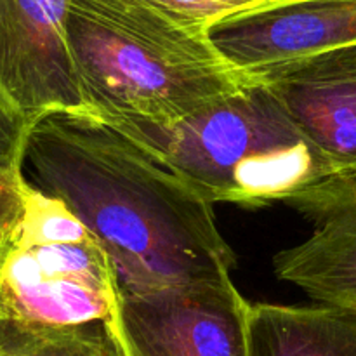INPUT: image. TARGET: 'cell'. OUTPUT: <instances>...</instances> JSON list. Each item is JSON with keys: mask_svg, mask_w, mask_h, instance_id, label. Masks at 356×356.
Masks as SVG:
<instances>
[{"mask_svg": "<svg viewBox=\"0 0 356 356\" xmlns=\"http://www.w3.org/2000/svg\"><path fill=\"white\" fill-rule=\"evenodd\" d=\"M33 120L0 92V174H23L24 146Z\"/></svg>", "mask_w": 356, "mask_h": 356, "instance_id": "cell-13", "label": "cell"}, {"mask_svg": "<svg viewBox=\"0 0 356 356\" xmlns=\"http://www.w3.org/2000/svg\"><path fill=\"white\" fill-rule=\"evenodd\" d=\"M118 299L117 273L96 236L61 200L28 183L0 275V322L28 330L106 325Z\"/></svg>", "mask_w": 356, "mask_h": 356, "instance_id": "cell-4", "label": "cell"}, {"mask_svg": "<svg viewBox=\"0 0 356 356\" xmlns=\"http://www.w3.org/2000/svg\"><path fill=\"white\" fill-rule=\"evenodd\" d=\"M249 344L250 356H356V312L250 305Z\"/></svg>", "mask_w": 356, "mask_h": 356, "instance_id": "cell-10", "label": "cell"}, {"mask_svg": "<svg viewBox=\"0 0 356 356\" xmlns=\"http://www.w3.org/2000/svg\"><path fill=\"white\" fill-rule=\"evenodd\" d=\"M0 356H120L106 325L28 330L0 322Z\"/></svg>", "mask_w": 356, "mask_h": 356, "instance_id": "cell-11", "label": "cell"}, {"mask_svg": "<svg viewBox=\"0 0 356 356\" xmlns=\"http://www.w3.org/2000/svg\"><path fill=\"white\" fill-rule=\"evenodd\" d=\"M66 30L83 106L104 122L172 127L254 80L149 0H73Z\"/></svg>", "mask_w": 356, "mask_h": 356, "instance_id": "cell-2", "label": "cell"}, {"mask_svg": "<svg viewBox=\"0 0 356 356\" xmlns=\"http://www.w3.org/2000/svg\"><path fill=\"white\" fill-rule=\"evenodd\" d=\"M106 124L145 146L211 205L263 207L334 176L256 76L238 92L172 127Z\"/></svg>", "mask_w": 356, "mask_h": 356, "instance_id": "cell-3", "label": "cell"}, {"mask_svg": "<svg viewBox=\"0 0 356 356\" xmlns=\"http://www.w3.org/2000/svg\"><path fill=\"white\" fill-rule=\"evenodd\" d=\"M209 35L229 63L254 75L356 44V0H294L225 21Z\"/></svg>", "mask_w": 356, "mask_h": 356, "instance_id": "cell-9", "label": "cell"}, {"mask_svg": "<svg viewBox=\"0 0 356 356\" xmlns=\"http://www.w3.org/2000/svg\"><path fill=\"white\" fill-rule=\"evenodd\" d=\"M313 226L275 256V273L316 302L356 312V176H334L284 202Z\"/></svg>", "mask_w": 356, "mask_h": 356, "instance_id": "cell-8", "label": "cell"}, {"mask_svg": "<svg viewBox=\"0 0 356 356\" xmlns=\"http://www.w3.org/2000/svg\"><path fill=\"white\" fill-rule=\"evenodd\" d=\"M72 2L0 0V92L31 118L86 111L66 30Z\"/></svg>", "mask_w": 356, "mask_h": 356, "instance_id": "cell-6", "label": "cell"}, {"mask_svg": "<svg viewBox=\"0 0 356 356\" xmlns=\"http://www.w3.org/2000/svg\"><path fill=\"white\" fill-rule=\"evenodd\" d=\"M176 19L211 31L225 21L280 7L294 0H149Z\"/></svg>", "mask_w": 356, "mask_h": 356, "instance_id": "cell-12", "label": "cell"}, {"mask_svg": "<svg viewBox=\"0 0 356 356\" xmlns=\"http://www.w3.org/2000/svg\"><path fill=\"white\" fill-rule=\"evenodd\" d=\"M254 76L277 96L334 176H356V44L294 59Z\"/></svg>", "mask_w": 356, "mask_h": 356, "instance_id": "cell-7", "label": "cell"}, {"mask_svg": "<svg viewBox=\"0 0 356 356\" xmlns=\"http://www.w3.org/2000/svg\"><path fill=\"white\" fill-rule=\"evenodd\" d=\"M250 305L232 277L120 294L106 329L120 356H250Z\"/></svg>", "mask_w": 356, "mask_h": 356, "instance_id": "cell-5", "label": "cell"}, {"mask_svg": "<svg viewBox=\"0 0 356 356\" xmlns=\"http://www.w3.org/2000/svg\"><path fill=\"white\" fill-rule=\"evenodd\" d=\"M24 174H0V238L16 233L26 204Z\"/></svg>", "mask_w": 356, "mask_h": 356, "instance_id": "cell-14", "label": "cell"}, {"mask_svg": "<svg viewBox=\"0 0 356 356\" xmlns=\"http://www.w3.org/2000/svg\"><path fill=\"white\" fill-rule=\"evenodd\" d=\"M13 236H14V235H13ZM13 236H10V238H0V275H2L3 264H6L7 254H9L10 240H13Z\"/></svg>", "mask_w": 356, "mask_h": 356, "instance_id": "cell-15", "label": "cell"}, {"mask_svg": "<svg viewBox=\"0 0 356 356\" xmlns=\"http://www.w3.org/2000/svg\"><path fill=\"white\" fill-rule=\"evenodd\" d=\"M61 200L110 257L120 294L226 278L235 254L211 204L153 153L86 113L52 111L31 124L23 169Z\"/></svg>", "mask_w": 356, "mask_h": 356, "instance_id": "cell-1", "label": "cell"}]
</instances>
